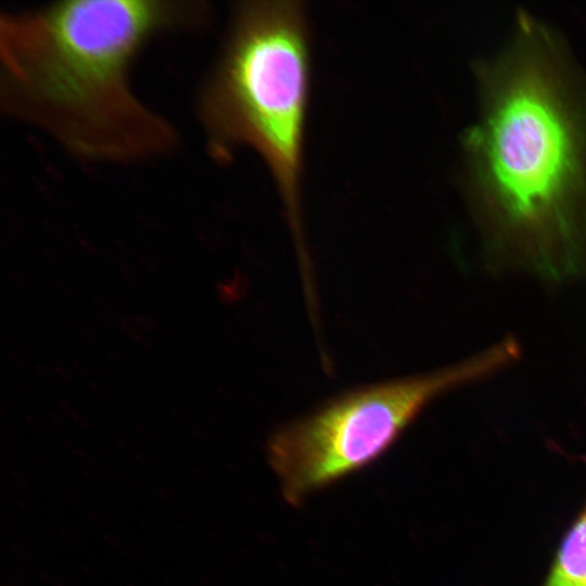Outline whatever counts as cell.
I'll return each mask as SVG.
<instances>
[{
	"label": "cell",
	"instance_id": "6da1fadb",
	"mask_svg": "<svg viewBox=\"0 0 586 586\" xmlns=\"http://www.w3.org/2000/svg\"><path fill=\"white\" fill-rule=\"evenodd\" d=\"M466 136L486 268L560 284L586 276V84L557 36L520 14L480 69Z\"/></svg>",
	"mask_w": 586,
	"mask_h": 586
},
{
	"label": "cell",
	"instance_id": "7a4b0ae2",
	"mask_svg": "<svg viewBox=\"0 0 586 586\" xmlns=\"http://www.w3.org/2000/svg\"><path fill=\"white\" fill-rule=\"evenodd\" d=\"M211 12L190 0H65L3 12L1 109L85 162L165 156L178 132L135 92L132 64L155 36L199 29Z\"/></svg>",
	"mask_w": 586,
	"mask_h": 586
},
{
	"label": "cell",
	"instance_id": "3957f363",
	"mask_svg": "<svg viewBox=\"0 0 586 586\" xmlns=\"http://www.w3.org/2000/svg\"><path fill=\"white\" fill-rule=\"evenodd\" d=\"M309 33L301 1H244L199 97L207 146L217 160L257 152L283 201L302 258L301 183L309 90ZM307 262V258H304Z\"/></svg>",
	"mask_w": 586,
	"mask_h": 586
},
{
	"label": "cell",
	"instance_id": "277c9868",
	"mask_svg": "<svg viewBox=\"0 0 586 586\" xmlns=\"http://www.w3.org/2000/svg\"><path fill=\"white\" fill-rule=\"evenodd\" d=\"M520 355L519 342L507 336L450 366L355 387L280 425L266 450L285 501L298 506L372 463L434 400L500 372Z\"/></svg>",
	"mask_w": 586,
	"mask_h": 586
},
{
	"label": "cell",
	"instance_id": "5b68a950",
	"mask_svg": "<svg viewBox=\"0 0 586 586\" xmlns=\"http://www.w3.org/2000/svg\"><path fill=\"white\" fill-rule=\"evenodd\" d=\"M540 586H586V502L561 537Z\"/></svg>",
	"mask_w": 586,
	"mask_h": 586
}]
</instances>
